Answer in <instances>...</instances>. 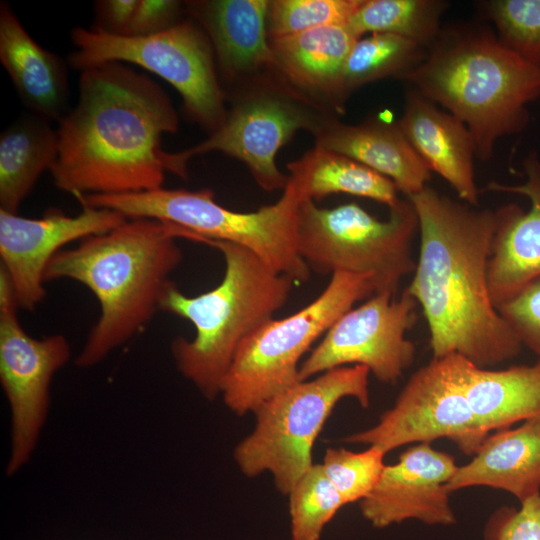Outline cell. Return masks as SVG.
<instances>
[{
  "label": "cell",
  "instance_id": "obj_1",
  "mask_svg": "<svg viewBox=\"0 0 540 540\" xmlns=\"http://www.w3.org/2000/svg\"><path fill=\"white\" fill-rule=\"evenodd\" d=\"M407 198L420 237L407 290L427 321L432 358L456 354L479 368H493L517 357L523 345L488 289L495 211L456 201L429 185Z\"/></svg>",
  "mask_w": 540,
  "mask_h": 540
},
{
  "label": "cell",
  "instance_id": "obj_2",
  "mask_svg": "<svg viewBox=\"0 0 540 540\" xmlns=\"http://www.w3.org/2000/svg\"><path fill=\"white\" fill-rule=\"evenodd\" d=\"M177 128L170 98L151 78L120 62L87 68L76 106L58 124L53 182L75 197L161 188V138Z\"/></svg>",
  "mask_w": 540,
  "mask_h": 540
},
{
  "label": "cell",
  "instance_id": "obj_3",
  "mask_svg": "<svg viewBox=\"0 0 540 540\" xmlns=\"http://www.w3.org/2000/svg\"><path fill=\"white\" fill-rule=\"evenodd\" d=\"M176 226L151 218L126 219L114 229L60 250L44 280L70 279L96 297L100 315L75 359L80 368L105 360L150 322L182 262Z\"/></svg>",
  "mask_w": 540,
  "mask_h": 540
},
{
  "label": "cell",
  "instance_id": "obj_4",
  "mask_svg": "<svg viewBox=\"0 0 540 540\" xmlns=\"http://www.w3.org/2000/svg\"><path fill=\"white\" fill-rule=\"evenodd\" d=\"M403 79L466 125L482 160L498 139L527 126L528 104L540 97V69L485 28L441 31Z\"/></svg>",
  "mask_w": 540,
  "mask_h": 540
},
{
  "label": "cell",
  "instance_id": "obj_5",
  "mask_svg": "<svg viewBox=\"0 0 540 540\" xmlns=\"http://www.w3.org/2000/svg\"><path fill=\"white\" fill-rule=\"evenodd\" d=\"M223 256L225 272L213 289L186 296L173 282L160 310L189 321L195 335L171 343L176 368L207 400L220 395L221 383L242 341L282 308L296 284L270 268L249 249L230 242L197 239Z\"/></svg>",
  "mask_w": 540,
  "mask_h": 540
},
{
  "label": "cell",
  "instance_id": "obj_6",
  "mask_svg": "<svg viewBox=\"0 0 540 540\" xmlns=\"http://www.w3.org/2000/svg\"><path fill=\"white\" fill-rule=\"evenodd\" d=\"M76 199L82 206L111 209L127 219L151 218L172 223L178 238L241 245L295 283L309 279L311 270L298 250V211L302 199L289 184L277 202L253 212L223 207L209 189L161 187L126 194L79 195Z\"/></svg>",
  "mask_w": 540,
  "mask_h": 540
},
{
  "label": "cell",
  "instance_id": "obj_7",
  "mask_svg": "<svg viewBox=\"0 0 540 540\" xmlns=\"http://www.w3.org/2000/svg\"><path fill=\"white\" fill-rule=\"evenodd\" d=\"M368 368L337 367L300 380L260 404L255 425L235 446L234 461L240 472L255 478L269 473L275 488L287 496L299 478L314 464L312 451L336 405L355 399L370 405Z\"/></svg>",
  "mask_w": 540,
  "mask_h": 540
},
{
  "label": "cell",
  "instance_id": "obj_8",
  "mask_svg": "<svg viewBox=\"0 0 540 540\" xmlns=\"http://www.w3.org/2000/svg\"><path fill=\"white\" fill-rule=\"evenodd\" d=\"M372 295L368 276L335 272L311 303L256 328L240 344L221 383L225 406L244 416L300 381V365L311 346L356 302Z\"/></svg>",
  "mask_w": 540,
  "mask_h": 540
},
{
  "label": "cell",
  "instance_id": "obj_9",
  "mask_svg": "<svg viewBox=\"0 0 540 540\" xmlns=\"http://www.w3.org/2000/svg\"><path fill=\"white\" fill-rule=\"evenodd\" d=\"M379 220L356 203L332 209L313 200L298 211V250L310 270L321 275L348 272L368 276L374 294L395 295L402 279L414 272L412 242L419 222L409 198L390 207Z\"/></svg>",
  "mask_w": 540,
  "mask_h": 540
},
{
  "label": "cell",
  "instance_id": "obj_10",
  "mask_svg": "<svg viewBox=\"0 0 540 540\" xmlns=\"http://www.w3.org/2000/svg\"><path fill=\"white\" fill-rule=\"evenodd\" d=\"M70 65L80 72L108 62L131 63L166 80L182 96L187 112L215 131L226 118L209 39L190 21L157 34L130 37L96 27L73 29Z\"/></svg>",
  "mask_w": 540,
  "mask_h": 540
},
{
  "label": "cell",
  "instance_id": "obj_11",
  "mask_svg": "<svg viewBox=\"0 0 540 540\" xmlns=\"http://www.w3.org/2000/svg\"><path fill=\"white\" fill-rule=\"evenodd\" d=\"M467 364L456 354L432 358L412 374L375 425L343 441L376 446L387 454L404 445L447 439L465 455H475L489 434L481 428L467 397Z\"/></svg>",
  "mask_w": 540,
  "mask_h": 540
},
{
  "label": "cell",
  "instance_id": "obj_12",
  "mask_svg": "<svg viewBox=\"0 0 540 540\" xmlns=\"http://www.w3.org/2000/svg\"><path fill=\"white\" fill-rule=\"evenodd\" d=\"M418 307L407 288L399 297L372 295L328 329L303 359L299 380L337 367L361 365L378 381L395 384L415 360L416 346L406 332L416 324Z\"/></svg>",
  "mask_w": 540,
  "mask_h": 540
},
{
  "label": "cell",
  "instance_id": "obj_13",
  "mask_svg": "<svg viewBox=\"0 0 540 540\" xmlns=\"http://www.w3.org/2000/svg\"><path fill=\"white\" fill-rule=\"evenodd\" d=\"M71 355L64 335L34 338L22 327L17 309L0 311V384L10 412L7 476L31 460L47 421L52 380Z\"/></svg>",
  "mask_w": 540,
  "mask_h": 540
},
{
  "label": "cell",
  "instance_id": "obj_14",
  "mask_svg": "<svg viewBox=\"0 0 540 540\" xmlns=\"http://www.w3.org/2000/svg\"><path fill=\"white\" fill-rule=\"evenodd\" d=\"M318 125L305 110L287 100L257 95L227 114L206 140L181 152H166V171L187 178V163L192 157L219 151L244 162L262 189H284L288 177L277 168V152L297 130L314 131Z\"/></svg>",
  "mask_w": 540,
  "mask_h": 540
},
{
  "label": "cell",
  "instance_id": "obj_15",
  "mask_svg": "<svg viewBox=\"0 0 540 540\" xmlns=\"http://www.w3.org/2000/svg\"><path fill=\"white\" fill-rule=\"evenodd\" d=\"M127 218L107 208L82 206L74 216L51 208L41 218L0 209V265L13 284L19 308L33 311L44 300V272L68 243L108 232Z\"/></svg>",
  "mask_w": 540,
  "mask_h": 540
},
{
  "label": "cell",
  "instance_id": "obj_16",
  "mask_svg": "<svg viewBox=\"0 0 540 540\" xmlns=\"http://www.w3.org/2000/svg\"><path fill=\"white\" fill-rule=\"evenodd\" d=\"M457 467L450 454L431 443L407 448L396 463L385 466L376 487L359 502L363 518L378 529L407 520L454 524L449 483Z\"/></svg>",
  "mask_w": 540,
  "mask_h": 540
},
{
  "label": "cell",
  "instance_id": "obj_17",
  "mask_svg": "<svg viewBox=\"0 0 540 540\" xmlns=\"http://www.w3.org/2000/svg\"><path fill=\"white\" fill-rule=\"evenodd\" d=\"M526 181L520 185L490 182L487 190L516 193L531 203L525 211L510 203L496 213V230L488 262L487 280L497 308L524 286L540 277V160L535 153L524 162Z\"/></svg>",
  "mask_w": 540,
  "mask_h": 540
},
{
  "label": "cell",
  "instance_id": "obj_18",
  "mask_svg": "<svg viewBox=\"0 0 540 540\" xmlns=\"http://www.w3.org/2000/svg\"><path fill=\"white\" fill-rule=\"evenodd\" d=\"M398 124L429 169L447 181L463 202L477 207L475 144L466 125L415 88L407 94Z\"/></svg>",
  "mask_w": 540,
  "mask_h": 540
},
{
  "label": "cell",
  "instance_id": "obj_19",
  "mask_svg": "<svg viewBox=\"0 0 540 540\" xmlns=\"http://www.w3.org/2000/svg\"><path fill=\"white\" fill-rule=\"evenodd\" d=\"M0 62L32 113L58 123L69 112L67 67L25 30L6 2L0 4Z\"/></svg>",
  "mask_w": 540,
  "mask_h": 540
},
{
  "label": "cell",
  "instance_id": "obj_20",
  "mask_svg": "<svg viewBox=\"0 0 540 540\" xmlns=\"http://www.w3.org/2000/svg\"><path fill=\"white\" fill-rule=\"evenodd\" d=\"M476 486L506 491L520 503L540 495V417L489 434L471 461L457 467L449 490Z\"/></svg>",
  "mask_w": 540,
  "mask_h": 540
},
{
  "label": "cell",
  "instance_id": "obj_21",
  "mask_svg": "<svg viewBox=\"0 0 540 540\" xmlns=\"http://www.w3.org/2000/svg\"><path fill=\"white\" fill-rule=\"evenodd\" d=\"M316 146L349 157L389 178L407 197L422 191L431 170L407 140L399 124L369 122L319 124Z\"/></svg>",
  "mask_w": 540,
  "mask_h": 540
},
{
  "label": "cell",
  "instance_id": "obj_22",
  "mask_svg": "<svg viewBox=\"0 0 540 540\" xmlns=\"http://www.w3.org/2000/svg\"><path fill=\"white\" fill-rule=\"evenodd\" d=\"M192 7L228 75L275 65L267 39L269 1L213 0L195 2Z\"/></svg>",
  "mask_w": 540,
  "mask_h": 540
},
{
  "label": "cell",
  "instance_id": "obj_23",
  "mask_svg": "<svg viewBox=\"0 0 540 540\" xmlns=\"http://www.w3.org/2000/svg\"><path fill=\"white\" fill-rule=\"evenodd\" d=\"M465 377L469 403L485 433L540 417V360L505 369L468 361Z\"/></svg>",
  "mask_w": 540,
  "mask_h": 540
},
{
  "label": "cell",
  "instance_id": "obj_24",
  "mask_svg": "<svg viewBox=\"0 0 540 540\" xmlns=\"http://www.w3.org/2000/svg\"><path fill=\"white\" fill-rule=\"evenodd\" d=\"M358 38L348 25L314 28L271 38L275 65L294 83L311 90L341 92L346 60Z\"/></svg>",
  "mask_w": 540,
  "mask_h": 540
},
{
  "label": "cell",
  "instance_id": "obj_25",
  "mask_svg": "<svg viewBox=\"0 0 540 540\" xmlns=\"http://www.w3.org/2000/svg\"><path fill=\"white\" fill-rule=\"evenodd\" d=\"M57 155V129L49 121L33 114L9 125L0 136V209L16 214Z\"/></svg>",
  "mask_w": 540,
  "mask_h": 540
},
{
  "label": "cell",
  "instance_id": "obj_26",
  "mask_svg": "<svg viewBox=\"0 0 540 540\" xmlns=\"http://www.w3.org/2000/svg\"><path fill=\"white\" fill-rule=\"evenodd\" d=\"M292 186L302 201L320 200L333 193H346L396 205L398 188L389 178L337 152L316 146L287 165Z\"/></svg>",
  "mask_w": 540,
  "mask_h": 540
},
{
  "label": "cell",
  "instance_id": "obj_27",
  "mask_svg": "<svg viewBox=\"0 0 540 540\" xmlns=\"http://www.w3.org/2000/svg\"><path fill=\"white\" fill-rule=\"evenodd\" d=\"M447 5L441 0H363L347 25L358 38L365 33L393 34L428 49L441 32Z\"/></svg>",
  "mask_w": 540,
  "mask_h": 540
},
{
  "label": "cell",
  "instance_id": "obj_28",
  "mask_svg": "<svg viewBox=\"0 0 540 540\" xmlns=\"http://www.w3.org/2000/svg\"><path fill=\"white\" fill-rule=\"evenodd\" d=\"M427 49L393 34L374 33L356 41L346 60L341 92L390 76L404 78L424 59Z\"/></svg>",
  "mask_w": 540,
  "mask_h": 540
},
{
  "label": "cell",
  "instance_id": "obj_29",
  "mask_svg": "<svg viewBox=\"0 0 540 540\" xmlns=\"http://www.w3.org/2000/svg\"><path fill=\"white\" fill-rule=\"evenodd\" d=\"M287 497L291 540H320L325 526L345 505L320 463L299 478Z\"/></svg>",
  "mask_w": 540,
  "mask_h": 540
},
{
  "label": "cell",
  "instance_id": "obj_30",
  "mask_svg": "<svg viewBox=\"0 0 540 540\" xmlns=\"http://www.w3.org/2000/svg\"><path fill=\"white\" fill-rule=\"evenodd\" d=\"M480 6L494 24L498 41L540 69V0H490Z\"/></svg>",
  "mask_w": 540,
  "mask_h": 540
},
{
  "label": "cell",
  "instance_id": "obj_31",
  "mask_svg": "<svg viewBox=\"0 0 540 540\" xmlns=\"http://www.w3.org/2000/svg\"><path fill=\"white\" fill-rule=\"evenodd\" d=\"M367 447L360 452L342 447L327 448L320 463L345 505L367 497L378 484L386 466V453L376 446Z\"/></svg>",
  "mask_w": 540,
  "mask_h": 540
},
{
  "label": "cell",
  "instance_id": "obj_32",
  "mask_svg": "<svg viewBox=\"0 0 540 540\" xmlns=\"http://www.w3.org/2000/svg\"><path fill=\"white\" fill-rule=\"evenodd\" d=\"M363 0H277L270 2L268 31L271 38L314 28L346 25Z\"/></svg>",
  "mask_w": 540,
  "mask_h": 540
},
{
  "label": "cell",
  "instance_id": "obj_33",
  "mask_svg": "<svg viewBox=\"0 0 540 540\" xmlns=\"http://www.w3.org/2000/svg\"><path fill=\"white\" fill-rule=\"evenodd\" d=\"M523 347L540 360V277L496 308Z\"/></svg>",
  "mask_w": 540,
  "mask_h": 540
},
{
  "label": "cell",
  "instance_id": "obj_34",
  "mask_svg": "<svg viewBox=\"0 0 540 540\" xmlns=\"http://www.w3.org/2000/svg\"><path fill=\"white\" fill-rule=\"evenodd\" d=\"M485 540H540V495L503 507L486 524Z\"/></svg>",
  "mask_w": 540,
  "mask_h": 540
},
{
  "label": "cell",
  "instance_id": "obj_35",
  "mask_svg": "<svg viewBox=\"0 0 540 540\" xmlns=\"http://www.w3.org/2000/svg\"><path fill=\"white\" fill-rule=\"evenodd\" d=\"M180 7L174 0H139L125 36L143 37L169 29L178 23Z\"/></svg>",
  "mask_w": 540,
  "mask_h": 540
},
{
  "label": "cell",
  "instance_id": "obj_36",
  "mask_svg": "<svg viewBox=\"0 0 540 540\" xmlns=\"http://www.w3.org/2000/svg\"><path fill=\"white\" fill-rule=\"evenodd\" d=\"M139 0H104L95 4L96 28L114 35L125 36Z\"/></svg>",
  "mask_w": 540,
  "mask_h": 540
}]
</instances>
